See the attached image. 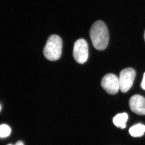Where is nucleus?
<instances>
[{"label":"nucleus","mask_w":145,"mask_h":145,"mask_svg":"<svg viewBox=\"0 0 145 145\" xmlns=\"http://www.w3.org/2000/svg\"><path fill=\"white\" fill-rule=\"evenodd\" d=\"M90 35L95 48L99 50L106 48L109 41V34L104 22L102 21L95 22L90 28Z\"/></svg>","instance_id":"f257e3e1"},{"label":"nucleus","mask_w":145,"mask_h":145,"mask_svg":"<svg viewBox=\"0 0 145 145\" xmlns=\"http://www.w3.org/2000/svg\"><path fill=\"white\" fill-rule=\"evenodd\" d=\"M62 48L61 39L57 35H51L49 37L44 48V55L49 60H57L61 56Z\"/></svg>","instance_id":"f03ea898"},{"label":"nucleus","mask_w":145,"mask_h":145,"mask_svg":"<svg viewBox=\"0 0 145 145\" xmlns=\"http://www.w3.org/2000/svg\"><path fill=\"white\" fill-rule=\"evenodd\" d=\"M72 55L78 63L83 64L86 62L89 56L87 42L84 39H80L75 41Z\"/></svg>","instance_id":"7ed1b4c3"},{"label":"nucleus","mask_w":145,"mask_h":145,"mask_svg":"<svg viewBox=\"0 0 145 145\" xmlns=\"http://www.w3.org/2000/svg\"><path fill=\"white\" fill-rule=\"evenodd\" d=\"M136 72L131 68L125 69L121 71L119 76L120 90L123 93H126L132 86L135 78Z\"/></svg>","instance_id":"20e7f679"},{"label":"nucleus","mask_w":145,"mask_h":145,"mask_svg":"<svg viewBox=\"0 0 145 145\" xmlns=\"http://www.w3.org/2000/svg\"><path fill=\"white\" fill-rule=\"evenodd\" d=\"M101 85L103 88L111 95H115L120 89L119 78L115 75L111 73L103 78Z\"/></svg>","instance_id":"39448f33"},{"label":"nucleus","mask_w":145,"mask_h":145,"mask_svg":"<svg viewBox=\"0 0 145 145\" xmlns=\"http://www.w3.org/2000/svg\"><path fill=\"white\" fill-rule=\"evenodd\" d=\"M129 106L131 110L138 115H145V98L140 95H136L130 98Z\"/></svg>","instance_id":"423d86ee"},{"label":"nucleus","mask_w":145,"mask_h":145,"mask_svg":"<svg viewBox=\"0 0 145 145\" xmlns=\"http://www.w3.org/2000/svg\"><path fill=\"white\" fill-rule=\"evenodd\" d=\"M128 119V116L126 113L118 114L113 118L114 125L118 127L124 129L126 127V123Z\"/></svg>","instance_id":"0eeeda50"},{"label":"nucleus","mask_w":145,"mask_h":145,"mask_svg":"<svg viewBox=\"0 0 145 145\" xmlns=\"http://www.w3.org/2000/svg\"><path fill=\"white\" fill-rule=\"evenodd\" d=\"M145 133V126L140 123L132 126L129 130V133L134 137H141Z\"/></svg>","instance_id":"6e6552de"},{"label":"nucleus","mask_w":145,"mask_h":145,"mask_svg":"<svg viewBox=\"0 0 145 145\" xmlns=\"http://www.w3.org/2000/svg\"><path fill=\"white\" fill-rule=\"evenodd\" d=\"M11 133V129L8 125L3 124L0 125V138L8 137Z\"/></svg>","instance_id":"1a4fd4ad"},{"label":"nucleus","mask_w":145,"mask_h":145,"mask_svg":"<svg viewBox=\"0 0 145 145\" xmlns=\"http://www.w3.org/2000/svg\"><path fill=\"white\" fill-rule=\"evenodd\" d=\"M141 87L143 90H145V72L143 74V80L141 83Z\"/></svg>","instance_id":"9d476101"},{"label":"nucleus","mask_w":145,"mask_h":145,"mask_svg":"<svg viewBox=\"0 0 145 145\" xmlns=\"http://www.w3.org/2000/svg\"><path fill=\"white\" fill-rule=\"evenodd\" d=\"M7 145H24L23 143L22 142V141H19L17 142L15 144V145H12V144H9Z\"/></svg>","instance_id":"9b49d317"},{"label":"nucleus","mask_w":145,"mask_h":145,"mask_svg":"<svg viewBox=\"0 0 145 145\" xmlns=\"http://www.w3.org/2000/svg\"><path fill=\"white\" fill-rule=\"evenodd\" d=\"M1 110V106L0 105V111Z\"/></svg>","instance_id":"f8f14e48"},{"label":"nucleus","mask_w":145,"mask_h":145,"mask_svg":"<svg viewBox=\"0 0 145 145\" xmlns=\"http://www.w3.org/2000/svg\"><path fill=\"white\" fill-rule=\"evenodd\" d=\"M144 39H145V33H144Z\"/></svg>","instance_id":"ddd939ff"}]
</instances>
